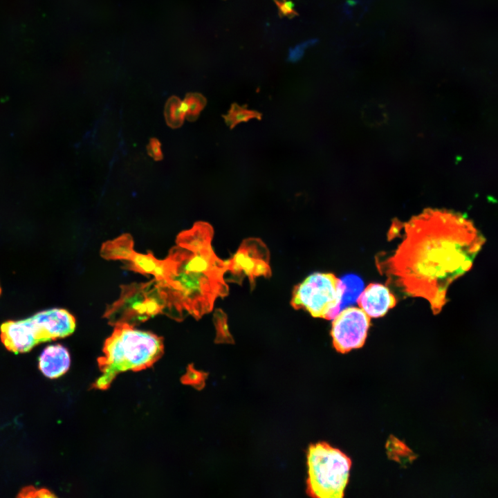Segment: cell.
Here are the masks:
<instances>
[{
    "label": "cell",
    "instance_id": "obj_10",
    "mask_svg": "<svg viewBox=\"0 0 498 498\" xmlns=\"http://www.w3.org/2000/svg\"><path fill=\"white\" fill-rule=\"evenodd\" d=\"M123 262L126 269L153 275L157 281H166L174 269V262L169 257L158 259L150 251L144 254L133 249Z\"/></svg>",
    "mask_w": 498,
    "mask_h": 498
},
{
    "label": "cell",
    "instance_id": "obj_4",
    "mask_svg": "<svg viewBox=\"0 0 498 498\" xmlns=\"http://www.w3.org/2000/svg\"><path fill=\"white\" fill-rule=\"evenodd\" d=\"M75 326V318L68 311L50 308L26 319L3 322L1 340L8 350L24 353L41 342L70 335Z\"/></svg>",
    "mask_w": 498,
    "mask_h": 498
},
{
    "label": "cell",
    "instance_id": "obj_2",
    "mask_svg": "<svg viewBox=\"0 0 498 498\" xmlns=\"http://www.w3.org/2000/svg\"><path fill=\"white\" fill-rule=\"evenodd\" d=\"M213 235L209 223L196 221L178 234L169 251L174 271L166 281L158 282L165 299L163 314L176 321L187 315L201 318L212 311L217 297L228 294L226 262L213 250Z\"/></svg>",
    "mask_w": 498,
    "mask_h": 498
},
{
    "label": "cell",
    "instance_id": "obj_20",
    "mask_svg": "<svg viewBox=\"0 0 498 498\" xmlns=\"http://www.w3.org/2000/svg\"><path fill=\"white\" fill-rule=\"evenodd\" d=\"M147 151L149 154L154 160L156 161L161 160L163 158V154L161 149V144L160 141L156 138H151L147 146Z\"/></svg>",
    "mask_w": 498,
    "mask_h": 498
},
{
    "label": "cell",
    "instance_id": "obj_14",
    "mask_svg": "<svg viewBox=\"0 0 498 498\" xmlns=\"http://www.w3.org/2000/svg\"><path fill=\"white\" fill-rule=\"evenodd\" d=\"M340 280L342 287L340 311L356 302L364 289V283L360 277L353 274L344 275Z\"/></svg>",
    "mask_w": 498,
    "mask_h": 498
},
{
    "label": "cell",
    "instance_id": "obj_18",
    "mask_svg": "<svg viewBox=\"0 0 498 498\" xmlns=\"http://www.w3.org/2000/svg\"><path fill=\"white\" fill-rule=\"evenodd\" d=\"M214 322L216 329V336L215 341L217 343H233V339L228 331L226 321V315L222 311L218 309L215 311L214 316Z\"/></svg>",
    "mask_w": 498,
    "mask_h": 498
},
{
    "label": "cell",
    "instance_id": "obj_9",
    "mask_svg": "<svg viewBox=\"0 0 498 498\" xmlns=\"http://www.w3.org/2000/svg\"><path fill=\"white\" fill-rule=\"evenodd\" d=\"M227 270L237 278L248 277L251 287H254L255 279L271 275L269 266V252L264 243L255 238L245 239L231 259L225 261Z\"/></svg>",
    "mask_w": 498,
    "mask_h": 498
},
{
    "label": "cell",
    "instance_id": "obj_1",
    "mask_svg": "<svg viewBox=\"0 0 498 498\" xmlns=\"http://www.w3.org/2000/svg\"><path fill=\"white\" fill-rule=\"evenodd\" d=\"M401 227V241L377 259V268L405 294L427 300L436 315L449 286L471 268L486 239L472 221L447 210H426Z\"/></svg>",
    "mask_w": 498,
    "mask_h": 498
},
{
    "label": "cell",
    "instance_id": "obj_21",
    "mask_svg": "<svg viewBox=\"0 0 498 498\" xmlns=\"http://www.w3.org/2000/svg\"><path fill=\"white\" fill-rule=\"evenodd\" d=\"M315 43V40H308L306 42L300 44L296 46L293 49H291L289 52L288 59L292 62H295L299 59L304 55V50L311 44Z\"/></svg>",
    "mask_w": 498,
    "mask_h": 498
},
{
    "label": "cell",
    "instance_id": "obj_22",
    "mask_svg": "<svg viewBox=\"0 0 498 498\" xmlns=\"http://www.w3.org/2000/svg\"><path fill=\"white\" fill-rule=\"evenodd\" d=\"M281 14L286 17H293L297 15L291 1L287 0H275Z\"/></svg>",
    "mask_w": 498,
    "mask_h": 498
},
{
    "label": "cell",
    "instance_id": "obj_7",
    "mask_svg": "<svg viewBox=\"0 0 498 498\" xmlns=\"http://www.w3.org/2000/svg\"><path fill=\"white\" fill-rule=\"evenodd\" d=\"M341 297L340 279L331 273L316 272L295 286L290 304L314 317L332 320L340 311Z\"/></svg>",
    "mask_w": 498,
    "mask_h": 498
},
{
    "label": "cell",
    "instance_id": "obj_23",
    "mask_svg": "<svg viewBox=\"0 0 498 498\" xmlns=\"http://www.w3.org/2000/svg\"><path fill=\"white\" fill-rule=\"evenodd\" d=\"M1 287H0V295H1Z\"/></svg>",
    "mask_w": 498,
    "mask_h": 498
},
{
    "label": "cell",
    "instance_id": "obj_8",
    "mask_svg": "<svg viewBox=\"0 0 498 498\" xmlns=\"http://www.w3.org/2000/svg\"><path fill=\"white\" fill-rule=\"evenodd\" d=\"M333 319L331 335L337 351L345 353L364 345L370 317L361 308L345 307Z\"/></svg>",
    "mask_w": 498,
    "mask_h": 498
},
{
    "label": "cell",
    "instance_id": "obj_3",
    "mask_svg": "<svg viewBox=\"0 0 498 498\" xmlns=\"http://www.w3.org/2000/svg\"><path fill=\"white\" fill-rule=\"evenodd\" d=\"M163 351V338L126 324L114 326L104 343L103 356L98 360L101 374L94 382V388L107 389L118 374L150 367Z\"/></svg>",
    "mask_w": 498,
    "mask_h": 498
},
{
    "label": "cell",
    "instance_id": "obj_5",
    "mask_svg": "<svg viewBox=\"0 0 498 498\" xmlns=\"http://www.w3.org/2000/svg\"><path fill=\"white\" fill-rule=\"evenodd\" d=\"M306 494L314 498H342L349 481L350 458L326 442L311 444L306 452Z\"/></svg>",
    "mask_w": 498,
    "mask_h": 498
},
{
    "label": "cell",
    "instance_id": "obj_6",
    "mask_svg": "<svg viewBox=\"0 0 498 498\" xmlns=\"http://www.w3.org/2000/svg\"><path fill=\"white\" fill-rule=\"evenodd\" d=\"M117 300L107 305L103 317L112 326L126 324L135 326L158 314H163L165 299L158 281L120 286Z\"/></svg>",
    "mask_w": 498,
    "mask_h": 498
},
{
    "label": "cell",
    "instance_id": "obj_15",
    "mask_svg": "<svg viewBox=\"0 0 498 498\" xmlns=\"http://www.w3.org/2000/svg\"><path fill=\"white\" fill-rule=\"evenodd\" d=\"M164 116L169 127L177 129L181 127L185 118L183 102L175 95L169 98L165 105Z\"/></svg>",
    "mask_w": 498,
    "mask_h": 498
},
{
    "label": "cell",
    "instance_id": "obj_19",
    "mask_svg": "<svg viewBox=\"0 0 498 498\" xmlns=\"http://www.w3.org/2000/svg\"><path fill=\"white\" fill-rule=\"evenodd\" d=\"M19 497H55L48 490L45 488L36 489L34 487H26L19 493Z\"/></svg>",
    "mask_w": 498,
    "mask_h": 498
},
{
    "label": "cell",
    "instance_id": "obj_17",
    "mask_svg": "<svg viewBox=\"0 0 498 498\" xmlns=\"http://www.w3.org/2000/svg\"><path fill=\"white\" fill-rule=\"evenodd\" d=\"M183 102L185 108V118L190 122L198 118L207 103L206 98L199 93H187Z\"/></svg>",
    "mask_w": 498,
    "mask_h": 498
},
{
    "label": "cell",
    "instance_id": "obj_12",
    "mask_svg": "<svg viewBox=\"0 0 498 498\" xmlns=\"http://www.w3.org/2000/svg\"><path fill=\"white\" fill-rule=\"evenodd\" d=\"M71 357L64 346L57 344L46 347L39 358V368L47 378H56L69 369Z\"/></svg>",
    "mask_w": 498,
    "mask_h": 498
},
{
    "label": "cell",
    "instance_id": "obj_16",
    "mask_svg": "<svg viewBox=\"0 0 498 498\" xmlns=\"http://www.w3.org/2000/svg\"><path fill=\"white\" fill-rule=\"evenodd\" d=\"M223 118L226 124L232 129L238 124L248 122L251 119L259 120L261 118V114L257 111L248 109L245 106L232 104L228 113L223 115Z\"/></svg>",
    "mask_w": 498,
    "mask_h": 498
},
{
    "label": "cell",
    "instance_id": "obj_11",
    "mask_svg": "<svg viewBox=\"0 0 498 498\" xmlns=\"http://www.w3.org/2000/svg\"><path fill=\"white\" fill-rule=\"evenodd\" d=\"M356 301L370 317L384 316L396 304V299L389 288L378 283L369 284Z\"/></svg>",
    "mask_w": 498,
    "mask_h": 498
},
{
    "label": "cell",
    "instance_id": "obj_13",
    "mask_svg": "<svg viewBox=\"0 0 498 498\" xmlns=\"http://www.w3.org/2000/svg\"><path fill=\"white\" fill-rule=\"evenodd\" d=\"M133 249V237L130 234L124 233L104 243L101 246L100 254L106 260L124 261Z\"/></svg>",
    "mask_w": 498,
    "mask_h": 498
}]
</instances>
